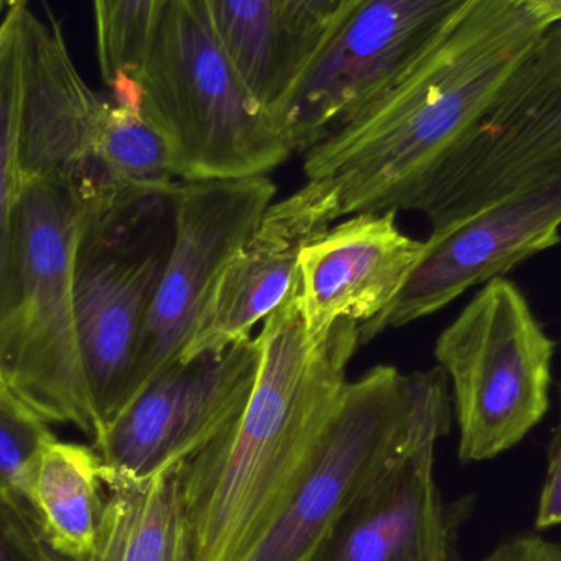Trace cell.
<instances>
[{"instance_id": "7", "label": "cell", "mask_w": 561, "mask_h": 561, "mask_svg": "<svg viewBox=\"0 0 561 561\" xmlns=\"http://www.w3.org/2000/svg\"><path fill=\"white\" fill-rule=\"evenodd\" d=\"M445 402L450 396L440 366L402 375L381 365L346 382L316 461L250 561L309 560L353 494Z\"/></svg>"}, {"instance_id": "13", "label": "cell", "mask_w": 561, "mask_h": 561, "mask_svg": "<svg viewBox=\"0 0 561 561\" xmlns=\"http://www.w3.org/2000/svg\"><path fill=\"white\" fill-rule=\"evenodd\" d=\"M450 408H435L366 480L307 561H451L450 527L434 477L435 444L450 428Z\"/></svg>"}, {"instance_id": "25", "label": "cell", "mask_w": 561, "mask_h": 561, "mask_svg": "<svg viewBox=\"0 0 561 561\" xmlns=\"http://www.w3.org/2000/svg\"><path fill=\"white\" fill-rule=\"evenodd\" d=\"M0 561H68L43 539L25 501L0 486Z\"/></svg>"}, {"instance_id": "17", "label": "cell", "mask_w": 561, "mask_h": 561, "mask_svg": "<svg viewBox=\"0 0 561 561\" xmlns=\"http://www.w3.org/2000/svg\"><path fill=\"white\" fill-rule=\"evenodd\" d=\"M95 448L56 438L39 458L23 501L43 539L68 561H85L94 549L105 496Z\"/></svg>"}, {"instance_id": "3", "label": "cell", "mask_w": 561, "mask_h": 561, "mask_svg": "<svg viewBox=\"0 0 561 561\" xmlns=\"http://www.w3.org/2000/svg\"><path fill=\"white\" fill-rule=\"evenodd\" d=\"M0 275V381L39 417L95 440L75 309L84 207L65 184H20Z\"/></svg>"}, {"instance_id": "23", "label": "cell", "mask_w": 561, "mask_h": 561, "mask_svg": "<svg viewBox=\"0 0 561 561\" xmlns=\"http://www.w3.org/2000/svg\"><path fill=\"white\" fill-rule=\"evenodd\" d=\"M48 424L0 381V486L22 500L43 451L56 440Z\"/></svg>"}, {"instance_id": "8", "label": "cell", "mask_w": 561, "mask_h": 561, "mask_svg": "<svg viewBox=\"0 0 561 561\" xmlns=\"http://www.w3.org/2000/svg\"><path fill=\"white\" fill-rule=\"evenodd\" d=\"M471 0H353L270 112L290 153H306L414 65Z\"/></svg>"}, {"instance_id": "14", "label": "cell", "mask_w": 561, "mask_h": 561, "mask_svg": "<svg viewBox=\"0 0 561 561\" xmlns=\"http://www.w3.org/2000/svg\"><path fill=\"white\" fill-rule=\"evenodd\" d=\"M335 220L330 204L307 183L273 203L217 280L180 359L252 339L253 327L299 289L300 253Z\"/></svg>"}, {"instance_id": "15", "label": "cell", "mask_w": 561, "mask_h": 561, "mask_svg": "<svg viewBox=\"0 0 561 561\" xmlns=\"http://www.w3.org/2000/svg\"><path fill=\"white\" fill-rule=\"evenodd\" d=\"M396 214H356L300 253V306L312 342H323L340 320L375 319L401 293L424 242L402 233Z\"/></svg>"}, {"instance_id": "16", "label": "cell", "mask_w": 561, "mask_h": 561, "mask_svg": "<svg viewBox=\"0 0 561 561\" xmlns=\"http://www.w3.org/2000/svg\"><path fill=\"white\" fill-rule=\"evenodd\" d=\"M183 468L138 483L105 484L104 511L85 561H194Z\"/></svg>"}, {"instance_id": "30", "label": "cell", "mask_w": 561, "mask_h": 561, "mask_svg": "<svg viewBox=\"0 0 561 561\" xmlns=\"http://www.w3.org/2000/svg\"><path fill=\"white\" fill-rule=\"evenodd\" d=\"M350 2H353V0H346V7H348ZM346 7H345V9H346ZM343 12H345V10H343Z\"/></svg>"}, {"instance_id": "24", "label": "cell", "mask_w": 561, "mask_h": 561, "mask_svg": "<svg viewBox=\"0 0 561 561\" xmlns=\"http://www.w3.org/2000/svg\"><path fill=\"white\" fill-rule=\"evenodd\" d=\"M276 3L283 84L280 101L339 22L346 0H276Z\"/></svg>"}, {"instance_id": "1", "label": "cell", "mask_w": 561, "mask_h": 561, "mask_svg": "<svg viewBox=\"0 0 561 561\" xmlns=\"http://www.w3.org/2000/svg\"><path fill=\"white\" fill-rule=\"evenodd\" d=\"M534 0H471L440 38L304 153L335 219L409 210L550 23Z\"/></svg>"}, {"instance_id": "2", "label": "cell", "mask_w": 561, "mask_h": 561, "mask_svg": "<svg viewBox=\"0 0 561 561\" xmlns=\"http://www.w3.org/2000/svg\"><path fill=\"white\" fill-rule=\"evenodd\" d=\"M262 362L239 417L183 468L194 561H250L310 471L335 415L359 323L310 340L299 289L263 320Z\"/></svg>"}, {"instance_id": "21", "label": "cell", "mask_w": 561, "mask_h": 561, "mask_svg": "<svg viewBox=\"0 0 561 561\" xmlns=\"http://www.w3.org/2000/svg\"><path fill=\"white\" fill-rule=\"evenodd\" d=\"M23 0L0 23V275L19 197V122L22 98Z\"/></svg>"}, {"instance_id": "12", "label": "cell", "mask_w": 561, "mask_h": 561, "mask_svg": "<svg viewBox=\"0 0 561 561\" xmlns=\"http://www.w3.org/2000/svg\"><path fill=\"white\" fill-rule=\"evenodd\" d=\"M561 242V178L526 187L432 230L401 293L368 322L359 345L454 302L478 284L503 278Z\"/></svg>"}, {"instance_id": "11", "label": "cell", "mask_w": 561, "mask_h": 561, "mask_svg": "<svg viewBox=\"0 0 561 561\" xmlns=\"http://www.w3.org/2000/svg\"><path fill=\"white\" fill-rule=\"evenodd\" d=\"M108 99L75 68L61 26L23 10L20 184L53 180L72 191L84 214L107 213L128 201L118 193L99 151Z\"/></svg>"}, {"instance_id": "29", "label": "cell", "mask_w": 561, "mask_h": 561, "mask_svg": "<svg viewBox=\"0 0 561 561\" xmlns=\"http://www.w3.org/2000/svg\"><path fill=\"white\" fill-rule=\"evenodd\" d=\"M10 2H12V0H0V13L10 5Z\"/></svg>"}, {"instance_id": "5", "label": "cell", "mask_w": 561, "mask_h": 561, "mask_svg": "<svg viewBox=\"0 0 561 561\" xmlns=\"http://www.w3.org/2000/svg\"><path fill=\"white\" fill-rule=\"evenodd\" d=\"M557 343L523 290L484 284L438 336L435 356L454 388L463 463L511 450L546 417Z\"/></svg>"}, {"instance_id": "9", "label": "cell", "mask_w": 561, "mask_h": 561, "mask_svg": "<svg viewBox=\"0 0 561 561\" xmlns=\"http://www.w3.org/2000/svg\"><path fill=\"white\" fill-rule=\"evenodd\" d=\"M262 362L259 336L180 359L145 382L94 440L105 484L186 465L245 408Z\"/></svg>"}, {"instance_id": "19", "label": "cell", "mask_w": 561, "mask_h": 561, "mask_svg": "<svg viewBox=\"0 0 561 561\" xmlns=\"http://www.w3.org/2000/svg\"><path fill=\"white\" fill-rule=\"evenodd\" d=\"M108 89L99 151L115 187L128 201L171 196L180 181L171 167L170 147L141 111L137 81L122 76Z\"/></svg>"}, {"instance_id": "10", "label": "cell", "mask_w": 561, "mask_h": 561, "mask_svg": "<svg viewBox=\"0 0 561 561\" xmlns=\"http://www.w3.org/2000/svg\"><path fill=\"white\" fill-rule=\"evenodd\" d=\"M276 191L268 176L178 183L173 245L141 330L125 404L148 379L180 362L217 280L262 222Z\"/></svg>"}, {"instance_id": "27", "label": "cell", "mask_w": 561, "mask_h": 561, "mask_svg": "<svg viewBox=\"0 0 561 561\" xmlns=\"http://www.w3.org/2000/svg\"><path fill=\"white\" fill-rule=\"evenodd\" d=\"M561 524V425L552 458H550L547 480L540 494L536 526L539 530L552 529Z\"/></svg>"}, {"instance_id": "18", "label": "cell", "mask_w": 561, "mask_h": 561, "mask_svg": "<svg viewBox=\"0 0 561 561\" xmlns=\"http://www.w3.org/2000/svg\"><path fill=\"white\" fill-rule=\"evenodd\" d=\"M504 141L539 176L561 174V20L550 23L501 95Z\"/></svg>"}, {"instance_id": "20", "label": "cell", "mask_w": 561, "mask_h": 561, "mask_svg": "<svg viewBox=\"0 0 561 561\" xmlns=\"http://www.w3.org/2000/svg\"><path fill=\"white\" fill-rule=\"evenodd\" d=\"M220 42L259 101L272 112L280 84L276 0H206Z\"/></svg>"}, {"instance_id": "6", "label": "cell", "mask_w": 561, "mask_h": 561, "mask_svg": "<svg viewBox=\"0 0 561 561\" xmlns=\"http://www.w3.org/2000/svg\"><path fill=\"white\" fill-rule=\"evenodd\" d=\"M173 194L84 214L75 309L99 435L127 401L141 330L173 245Z\"/></svg>"}, {"instance_id": "4", "label": "cell", "mask_w": 561, "mask_h": 561, "mask_svg": "<svg viewBox=\"0 0 561 561\" xmlns=\"http://www.w3.org/2000/svg\"><path fill=\"white\" fill-rule=\"evenodd\" d=\"M131 78L178 181L268 176L293 154L220 42L206 0H164Z\"/></svg>"}, {"instance_id": "26", "label": "cell", "mask_w": 561, "mask_h": 561, "mask_svg": "<svg viewBox=\"0 0 561 561\" xmlns=\"http://www.w3.org/2000/svg\"><path fill=\"white\" fill-rule=\"evenodd\" d=\"M481 561H561V546L527 534L507 540Z\"/></svg>"}, {"instance_id": "22", "label": "cell", "mask_w": 561, "mask_h": 561, "mask_svg": "<svg viewBox=\"0 0 561 561\" xmlns=\"http://www.w3.org/2000/svg\"><path fill=\"white\" fill-rule=\"evenodd\" d=\"M164 0H92L99 68L105 85L140 68Z\"/></svg>"}, {"instance_id": "28", "label": "cell", "mask_w": 561, "mask_h": 561, "mask_svg": "<svg viewBox=\"0 0 561 561\" xmlns=\"http://www.w3.org/2000/svg\"><path fill=\"white\" fill-rule=\"evenodd\" d=\"M547 15L553 20H561V0H534Z\"/></svg>"}]
</instances>
